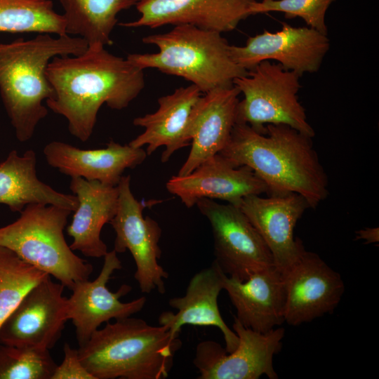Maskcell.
I'll return each mask as SVG.
<instances>
[{
  "instance_id": "cell-1",
  "label": "cell",
  "mask_w": 379,
  "mask_h": 379,
  "mask_svg": "<svg viewBox=\"0 0 379 379\" xmlns=\"http://www.w3.org/2000/svg\"><path fill=\"white\" fill-rule=\"evenodd\" d=\"M46 74L54 90L46 106L64 117L69 133L82 142L93 134L102 105L123 109L145 85L143 69L101 45L88 46L78 55L53 58Z\"/></svg>"
},
{
  "instance_id": "cell-2",
  "label": "cell",
  "mask_w": 379,
  "mask_h": 379,
  "mask_svg": "<svg viewBox=\"0 0 379 379\" xmlns=\"http://www.w3.org/2000/svg\"><path fill=\"white\" fill-rule=\"evenodd\" d=\"M312 138L284 124H267L262 133L236 123L219 154L236 167L251 168L267 195L295 192L315 208L328 197V180Z\"/></svg>"
},
{
  "instance_id": "cell-3",
  "label": "cell",
  "mask_w": 379,
  "mask_h": 379,
  "mask_svg": "<svg viewBox=\"0 0 379 379\" xmlns=\"http://www.w3.org/2000/svg\"><path fill=\"white\" fill-rule=\"evenodd\" d=\"M88 47L82 38L38 34L0 43V95L20 142L29 140L48 114L44 102L54 96L46 70L56 56L78 55Z\"/></svg>"
},
{
  "instance_id": "cell-4",
  "label": "cell",
  "mask_w": 379,
  "mask_h": 379,
  "mask_svg": "<svg viewBox=\"0 0 379 379\" xmlns=\"http://www.w3.org/2000/svg\"><path fill=\"white\" fill-rule=\"evenodd\" d=\"M181 346L166 326L128 317L107 322L78 352L95 379H165Z\"/></svg>"
},
{
  "instance_id": "cell-5",
  "label": "cell",
  "mask_w": 379,
  "mask_h": 379,
  "mask_svg": "<svg viewBox=\"0 0 379 379\" xmlns=\"http://www.w3.org/2000/svg\"><path fill=\"white\" fill-rule=\"evenodd\" d=\"M142 41L156 46L159 52L131 53L126 59L143 70L154 68L182 77L202 93L232 86L236 78L248 72L232 60L230 45L217 32L178 25L166 33L148 35Z\"/></svg>"
},
{
  "instance_id": "cell-6",
  "label": "cell",
  "mask_w": 379,
  "mask_h": 379,
  "mask_svg": "<svg viewBox=\"0 0 379 379\" xmlns=\"http://www.w3.org/2000/svg\"><path fill=\"white\" fill-rule=\"evenodd\" d=\"M72 212L54 205L29 204L16 220L0 227V246L71 290L93 271L65 240L64 230Z\"/></svg>"
},
{
  "instance_id": "cell-7",
  "label": "cell",
  "mask_w": 379,
  "mask_h": 379,
  "mask_svg": "<svg viewBox=\"0 0 379 379\" xmlns=\"http://www.w3.org/2000/svg\"><path fill=\"white\" fill-rule=\"evenodd\" d=\"M300 78L270 60L260 62L246 75L236 78L233 85L244 95L237 105V123L247 124L262 133H265L267 124H284L313 138L314 130L298 100Z\"/></svg>"
},
{
  "instance_id": "cell-8",
  "label": "cell",
  "mask_w": 379,
  "mask_h": 379,
  "mask_svg": "<svg viewBox=\"0 0 379 379\" xmlns=\"http://www.w3.org/2000/svg\"><path fill=\"white\" fill-rule=\"evenodd\" d=\"M196 206L208 220L213 237V260L228 277L245 281L274 265L267 244L239 206L210 199Z\"/></svg>"
},
{
  "instance_id": "cell-9",
  "label": "cell",
  "mask_w": 379,
  "mask_h": 379,
  "mask_svg": "<svg viewBox=\"0 0 379 379\" xmlns=\"http://www.w3.org/2000/svg\"><path fill=\"white\" fill-rule=\"evenodd\" d=\"M117 187V212L109 222L116 234L113 250L117 253L130 251L136 265L134 278L142 293L157 290L163 294L168 274L158 262L161 255L159 246L161 229L156 220L143 216L147 202L134 197L130 175H123Z\"/></svg>"
},
{
  "instance_id": "cell-10",
  "label": "cell",
  "mask_w": 379,
  "mask_h": 379,
  "mask_svg": "<svg viewBox=\"0 0 379 379\" xmlns=\"http://www.w3.org/2000/svg\"><path fill=\"white\" fill-rule=\"evenodd\" d=\"M233 331L239 338L237 348L227 352L214 340H204L196 347L193 363L199 379H258L265 375L278 378L273 357L282 346L284 328L262 333L244 326L234 316Z\"/></svg>"
},
{
  "instance_id": "cell-11",
  "label": "cell",
  "mask_w": 379,
  "mask_h": 379,
  "mask_svg": "<svg viewBox=\"0 0 379 379\" xmlns=\"http://www.w3.org/2000/svg\"><path fill=\"white\" fill-rule=\"evenodd\" d=\"M64 288L50 275L34 286L0 326V344L52 349L69 320Z\"/></svg>"
},
{
  "instance_id": "cell-12",
  "label": "cell",
  "mask_w": 379,
  "mask_h": 379,
  "mask_svg": "<svg viewBox=\"0 0 379 379\" xmlns=\"http://www.w3.org/2000/svg\"><path fill=\"white\" fill-rule=\"evenodd\" d=\"M280 30L250 36L243 46H230L232 60L239 67L251 70L264 60H276L285 69L300 77L317 72L330 47L327 34L310 27H293L282 22Z\"/></svg>"
},
{
  "instance_id": "cell-13",
  "label": "cell",
  "mask_w": 379,
  "mask_h": 379,
  "mask_svg": "<svg viewBox=\"0 0 379 379\" xmlns=\"http://www.w3.org/2000/svg\"><path fill=\"white\" fill-rule=\"evenodd\" d=\"M103 258L98 276L93 281L86 279L76 283L67 300L68 319L74 324L79 347L88 340L102 324L131 317L142 310L146 303L144 296L128 302L120 300L131 291L129 285L121 286L116 292L108 289L109 280L116 270L122 268V265L114 250Z\"/></svg>"
},
{
  "instance_id": "cell-14",
  "label": "cell",
  "mask_w": 379,
  "mask_h": 379,
  "mask_svg": "<svg viewBox=\"0 0 379 379\" xmlns=\"http://www.w3.org/2000/svg\"><path fill=\"white\" fill-rule=\"evenodd\" d=\"M282 272L286 289L284 321L291 326L332 313L345 291L340 274L313 252L305 250Z\"/></svg>"
},
{
  "instance_id": "cell-15",
  "label": "cell",
  "mask_w": 379,
  "mask_h": 379,
  "mask_svg": "<svg viewBox=\"0 0 379 379\" xmlns=\"http://www.w3.org/2000/svg\"><path fill=\"white\" fill-rule=\"evenodd\" d=\"M239 207L267 244L276 267L284 272L300 258L305 248L302 241L294 237V229L310 208L305 197L295 192L267 197L250 195Z\"/></svg>"
},
{
  "instance_id": "cell-16",
  "label": "cell",
  "mask_w": 379,
  "mask_h": 379,
  "mask_svg": "<svg viewBox=\"0 0 379 379\" xmlns=\"http://www.w3.org/2000/svg\"><path fill=\"white\" fill-rule=\"evenodd\" d=\"M187 208L202 199H219L239 206L250 195L267 194L265 182L246 166H234L219 153L185 175H174L166 185Z\"/></svg>"
},
{
  "instance_id": "cell-17",
  "label": "cell",
  "mask_w": 379,
  "mask_h": 379,
  "mask_svg": "<svg viewBox=\"0 0 379 379\" xmlns=\"http://www.w3.org/2000/svg\"><path fill=\"white\" fill-rule=\"evenodd\" d=\"M256 0H138L135 7L140 16L120 23L125 27L157 28L166 25H190L219 33L235 29L251 16Z\"/></svg>"
},
{
  "instance_id": "cell-18",
  "label": "cell",
  "mask_w": 379,
  "mask_h": 379,
  "mask_svg": "<svg viewBox=\"0 0 379 379\" xmlns=\"http://www.w3.org/2000/svg\"><path fill=\"white\" fill-rule=\"evenodd\" d=\"M239 94V90L232 85L214 88L201 96L190 121L191 150L178 175L189 174L224 149L237 123Z\"/></svg>"
},
{
  "instance_id": "cell-19",
  "label": "cell",
  "mask_w": 379,
  "mask_h": 379,
  "mask_svg": "<svg viewBox=\"0 0 379 379\" xmlns=\"http://www.w3.org/2000/svg\"><path fill=\"white\" fill-rule=\"evenodd\" d=\"M226 274L213 261L211 265L196 273L190 279L185 294L169 300L168 305L177 310L160 314L158 322L175 336L183 326H215L221 331L225 351L232 352L239 343L236 333L225 322L219 310L218 295L223 290Z\"/></svg>"
},
{
  "instance_id": "cell-20",
  "label": "cell",
  "mask_w": 379,
  "mask_h": 379,
  "mask_svg": "<svg viewBox=\"0 0 379 379\" xmlns=\"http://www.w3.org/2000/svg\"><path fill=\"white\" fill-rule=\"evenodd\" d=\"M43 152L48 165L71 178H81L110 186H117L124 171L141 164L147 155L142 147L123 145L113 140L105 148L97 149H82L52 141Z\"/></svg>"
},
{
  "instance_id": "cell-21",
  "label": "cell",
  "mask_w": 379,
  "mask_h": 379,
  "mask_svg": "<svg viewBox=\"0 0 379 379\" xmlns=\"http://www.w3.org/2000/svg\"><path fill=\"white\" fill-rule=\"evenodd\" d=\"M223 289L245 327L265 333L284 321L286 289L283 272L274 265L240 281L225 275Z\"/></svg>"
},
{
  "instance_id": "cell-22",
  "label": "cell",
  "mask_w": 379,
  "mask_h": 379,
  "mask_svg": "<svg viewBox=\"0 0 379 379\" xmlns=\"http://www.w3.org/2000/svg\"><path fill=\"white\" fill-rule=\"evenodd\" d=\"M202 94L197 86L191 84L159 98V108L155 112L133 119V125L142 127L145 131L128 144L135 148L147 145V155L164 146L161 160L164 163L168 161L175 151L189 145L192 112Z\"/></svg>"
},
{
  "instance_id": "cell-23",
  "label": "cell",
  "mask_w": 379,
  "mask_h": 379,
  "mask_svg": "<svg viewBox=\"0 0 379 379\" xmlns=\"http://www.w3.org/2000/svg\"><path fill=\"white\" fill-rule=\"evenodd\" d=\"M69 188L78 200L72 222L67 228L68 235L73 239L69 246L86 257L102 258L108 251L100 237L101 230L116 214L118 187L74 178Z\"/></svg>"
},
{
  "instance_id": "cell-24",
  "label": "cell",
  "mask_w": 379,
  "mask_h": 379,
  "mask_svg": "<svg viewBox=\"0 0 379 379\" xmlns=\"http://www.w3.org/2000/svg\"><path fill=\"white\" fill-rule=\"evenodd\" d=\"M34 204L54 205L74 212L78 200L74 194L58 192L39 179L34 150L19 155L13 149L0 162V204L20 213Z\"/></svg>"
},
{
  "instance_id": "cell-25",
  "label": "cell",
  "mask_w": 379,
  "mask_h": 379,
  "mask_svg": "<svg viewBox=\"0 0 379 379\" xmlns=\"http://www.w3.org/2000/svg\"><path fill=\"white\" fill-rule=\"evenodd\" d=\"M67 34L84 39L88 46L112 44L117 15L138 0H60Z\"/></svg>"
},
{
  "instance_id": "cell-26",
  "label": "cell",
  "mask_w": 379,
  "mask_h": 379,
  "mask_svg": "<svg viewBox=\"0 0 379 379\" xmlns=\"http://www.w3.org/2000/svg\"><path fill=\"white\" fill-rule=\"evenodd\" d=\"M0 32L67 34L51 0H0Z\"/></svg>"
},
{
  "instance_id": "cell-27",
  "label": "cell",
  "mask_w": 379,
  "mask_h": 379,
  "mask_svg": "<svg viewBox=\"0 0 379 379\" xmlns=\"http://www.w3.org/2000/svg\"><path fill=\"white\" fill-rule=\"evenodd\" d=\"M47 275L0 246V326L25 295Z\"/></svg>"
},
{
  "instance_id": "cell-28",
  "label": "cell",
  "mask_w": 379,
  "mask_h": 379,
  "mask_svg": "<svg viewBox=\"0 0 379 379\" xmlns=\"http://www.w3.org/2000/svg\"><path fill=\"white\" fill-rule=\"evenodd\" d=\"M56 366L49 350L0 344V379H51Z\"/></svg>"
},
{
  "instance_id": "cell-29",
  "label": "cell",
  "mask_w": 379,
  "mask_h": 379,
  "mask_svg": "<svg viewBox=\"0 0 379 379\" xmlns=\"http://www.w3.org/2000/svg\"><path fill=\"white\" fill-rule=\"evenodd\" d=\"M335 0H261L251 7V15L281 12L287 19L300 18L307 27L327 34L326 13Z\"/></svg>"
},
{
  "instance_id": "cell-30",
  "label": "cell",
  "mask_w": 379,
  "mask_h": 379,
  "mask_svg": "<svg viewBox=\"0 0 379 379\" xmlns=\"http://www.w3.org/2000/svg\"><path fill=\"white\" fill-rule=\"evenodd\" d=\"M63 352V360L56 366L51 379H95L81 362L78 350L66 343Z\"/></svg>"
},
{
  "instance_id": "cell-31",
  "label": "cell",
  "mask_w": 379,
  "mask_h": 379,
  "mask_svg": "<svg viewBox=\"0 0 379 379\" xmlns=\"http://www.w3.org/2000/svg\"><path fill=\"white\" fill-rule=\"evenodd\" d=\"M356 233V239H363L366 244L376 243L379 241L378 228H365Z\"/></svg>"
},
{
  "instance_id": "cell-32",
  "label": "cell",
  "mask_w": 379,
  "mask_h": 379,
  "mask_svg": "<svg viewBox=\"0 0 379 379\" xmlns=\"http://www.w3.org/2000/svg\"><path fill=\"white\" fill-rule=\"evenodd\" d=\"M260 1H261V0H260Z\"/></svg>"
}]
</instances>
